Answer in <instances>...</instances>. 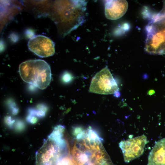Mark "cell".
I'll list each match as a JSON object with an SVG mask.
<instances>
[{"instance_id": "6da1fadb", "label": "cell", "mask_w": 165, "mask_h": 165, "mask_svg": "<svg viewBox=\"0 0 165 165\" xmlns=\"http://www.w3.org/2000/svg\"><path fill=\"white\" fill-rule=\"evenodd\" d=\"M19 71L24 81L41 90L47 87L51 81L50 67L43 60H30L24 62L20 64Z\"/></svg>"}, {"instance_id": "7a4b0ae2", "label": "cell", "mask_w": 165, "mask_h": 165, "mask_svg": "<svg viewBox=\"0 0 165 165\" xmlns=\"http://www.w3.org/2000/svg\"><path fill=\"white\" fill-rule=\"evenodd\" d=\"M148 29L147 40L150 49L156 54H165V1Z\"/></svg>"}, {"instance_id": "3957f363", "label": "cell", "mask_w": 165, "mask_h": 165, "mask_svg": "<svg viewBox=\"0 0 165 165\" xmlns=\"http://www.w3.org/2000/svg\"><path fill=\"white\" fill-rule=\"evenodd\" d=\"M67 143H59L49 138L36 153V165H56L68 152Z\"/></svg>"}, {"instance_id": "277c9868", "label": "cell", "mask_w": 165, "mask_h": 165, "mask_svg": "<svg viewBox=\"0 0 165 165\" xmlns=\"http://www.w3.org/2000/svg\"><path fill=\"white\" fill-rule=\"evenodd\" d=\"M118 86L107 66L97 72L92 78L89 92L101 94L116 93Z\"/></svg>"}, {"instance_id": "5b68a950", "label": "cell", "mask_w": 165, "mask_h": 165, "mask_svg": "<svg viewBox=\"0 0 165 165\" xmlns=\"http://www.w3.org/2000/svg\"><path fill=\"white\" fill-rule=\"evenodd\" d=\"M148 142L147 137L144 134L121 141L119 145L125 162L128 163L142 155Z\"/></svg>"}, {"instance_id": "8992f818", "label": "cell", "mask_w": 165, "mask_h": 165, "mask_svg": "<svg viewBox=\"0 0 165 165\" xmlns=\"http://www.w3.org/2000/svg\"><path fill=\"white\" fill-rule=\"evenodd\" d=\"M28 49L41 57H46L55 53V43L49 38L37 35L31 38L28 44Z\"/></svg>"}, {"instance_id": "52a82bcc", "label": "cell", "mask_w": 165, "mask_h": 165, "mask_svg": "<svg viewBox=\"0 0 165 165\" xmlns=\"http://www.w3.org/2000/svg\"><path fill=\"white\" fill-rule=\"evenodd\" d=\"M105 6L106 18L116 20L120 18L126 13L128 4L126 0H107Z\"/></svg>"}, {"instance_id": "ba28073f", "label": "cell", "mask_w": 165, "mask_h": 165, "mask_svg": "<svg viewBox=\"0 0 165 165\" xmlns=\"http://www.w3.org/2000/svg\"><path fill=\"white\" fill-rule=\"evenodd\" d=\"M148 165H165V138L155 143L149 153Z\"/></svg>"}, {"instance_id": "9c48e42d", "label": "cell", "mask_w": 165, "mask_h": 165, "mask_svg": "<svg viewBox=\"0 0 165 165\" xmlns=\"http://www.w3.org/2000/svg\"><path fill=\"white\" fill-rule=\"evenodd\" d=\"M71 158V154H68L62 157L56 165H70Z\"/></svg>"}, {"instance_id": "30bf717a", "label": "cell", "mask_w": 165, "mask_h": 165, "mask_svg": "<svg viewBox=\"0 0 165 165\" xmlns=\"http://www.w3.org/2000/svg\"><path fill=\"white\" fill-rule=\"evenodd\" d=\"M28 113L29 115L39 117H43L45 115V112L42 111L32 108L28 109Z\"/></svg>"}, {"instance_id": "8fae6325", "label": "cell", "mask_w": 165, "mask_h": 165, "mask_svg": "<svg viewBox=\"0 0 165 165\" xmlns=\"http://www.w3.org/2000/svg\"><path fill=\"white\" fill-rule=\"evenodd\" d=\"M7 104L13 114L16 115L18 113L19 109L14 102L12 100H9Z\"/></svg>"}, {"instance_id": "7c38bea8", "label": "cell", "mask_w": 165, "mask_h": 165, "mask_svg": "<svg viewBox=\"0 0 165 165\" xmlns=\"http://www.w3.org/2000/svg\"><path fill=\"white\" fill-rule=\"evenodd\" d=\"M72 75L67 72H64L62 75V79L63 81L66 83L70 82L72 79Z\"/></svg>"}, {"instance_id": "4fadbf2b", "label": "cell", "mask_w": 165, "mask_h": 165, "mask_svg": "<svg viewBox=\"0 0 165 165\" xmlns=\"http://www.w3.org/2000/svg\"><path fill=\"white\" fill-rule=\"evenodd\" d=\"M6 124L9 127H11L15 122V120L13 119L10 116H7L4 119Z\"/></svg>"}, {"instance_id": "5bb4252c", "label": "cell", "mask_w": 165, "mask_h": 165, "mask_svg": "<svg viewBox=\"0 0 165 165\" xmlns=\"http://www.w3.org/2000/svg\"><path fill=\"white\" fill-rule=\"evenodd\" d=\"M15 127L17 130L20 131L24 129L25 125L23 121L20 120H18L15 123Z\"/></svg>"}, {"instance_id": "9a60e30c", "label": "cell", "mask_w": 165, "mask_h": 165, "mask_svg": "<svg viewBox=\"0 0 165 165\" xmlns=\"http://www.w3.org/2000/svg\"><path fill=\"white\" fill-rule=\"evenodd\" d=\"M26 119L28 122L32 124H35L38 121L37 118L35 117L30 115L27 116Z\"/></svg>"}, {"instance_id": "2e32d148", "label": "cell", "mask_w": 165, "mask_h": 165, "mask_svg": "<svg viewBox=\"0 0 165 165\" xmlns=\"http://www.w3.org/2000/svg\"><path fill=\"white\" fill-rule=\"evenodd\" d=\"M37 108V109L42 111L45 112H46L48 110L47 106L45 105L42 104L38 105Z\"/></svg>"}, {"instance_id": "e0dca14e", "label": "cell", "mask_w": 165, "mask_h": 165, "mask_svg": "<svg viewBox=\"0 0 165 165\" xmlns=\"http://www.w3.org/2000/svg\"><path fill=\"white\" fill-rule=\"evenodd\" d=\"M88 165H95L94 164H89Z\"/></svg>"}]
</instances>
